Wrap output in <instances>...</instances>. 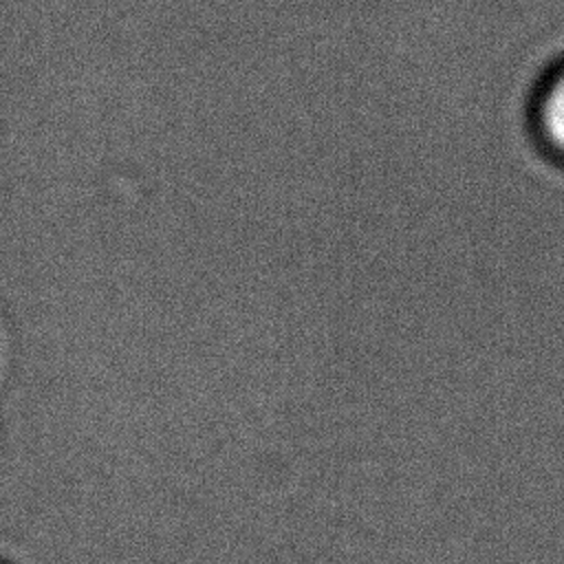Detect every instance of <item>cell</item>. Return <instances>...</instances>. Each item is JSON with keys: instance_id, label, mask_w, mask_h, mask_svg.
Listing matches in <instances>:
<instances>
[{"instance_id": "6da1fadb", "label": "cell", "mask_w": 564, "mask_h": 564, "mask_svg": "<svg viewBox=\"0 0 564 564\" xmlns=\"http://www.w3.org/2000/svg\"><path fill=\"white\" fill-rule=\"evenodd\" d=\"M542 126L553 145L564 150V73L546 90L542 104Z\"/></svg>"}]
</instances>
